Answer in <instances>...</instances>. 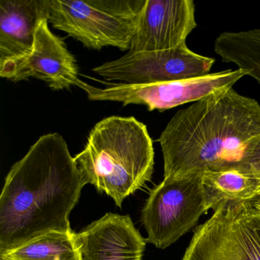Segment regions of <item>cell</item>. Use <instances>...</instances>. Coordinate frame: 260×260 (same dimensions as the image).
I'll list each match as a JSON object with an SVG mask.
<instances>
[{
  "label": "cell",
  "mask_w": 260,
  "mask_h": 260,
  "mask_svg": "<svg viewBox=\"0 0 260 260\" xmlns=\"http://www.w3.org/2000/svg\"><path fill=\"white\" fill-rule=\"evenodd\" d=\"M64 138L47 134L16 162L0 196V255L48 233L73 232L71 211L84 186Z\"/></svg>",
  "instance_id": "6da1fadb"
},
{
  "label": "cell",
  "mask_w": 260,
  "mask_h": 260,
  "mask_svg": "<svg viewBox=\"0 0 260 260\" xmlns=\"http://www.w3.org/2000/svg\"><path fill=\"white\" fill-rule=\"evenodd\" d=\"M164 178L252 169L260 142V104L233 88L179 111L158 139Z\"/></svg>",
  "instance_id": "7a4b0ae2"
},
{
  "label": "cell",
  "mask_w": 260,
  "mask_h": 260,
  "mask_svg": "<svg viewBox=\"0 0 260 260\" xmlns=\"http://www.w3.org/2000/svg\"><path fill=\"white\" fill-rule=\"evenodd\" d=\"M74 160L85 185H94L121 208L151 179L154 149L145 124L134 117L110 116L94 126Z\"/></svg>",
  "instance_id": "3957f363"
},
{
  "label": "cell",
  "mask_w": 260,
  "mask_h": 260,
  "mask_svg": "<svg viewBox=\"0 0 260 260\" xmlns=\"http://www.w3.org/2000/svg\"><path fill=\"white\" fill-rule=\"evenodd\" d=\"M146 0H49L48 22L85 48L130 50Z\"/></svg>",
  "instance_id": "277c9868"
},
{
  "label": "cell",
  "mask_w": 260,
  "mask_h": 260,
  "mask_svg": "<svg viewBox=\"0 0 260 260\" xmlns=\"http://www.w3.org/2000/svg\"><path fill=\"white\" fill-rule=\"evenodd\" d=\"M182 260H260V211L252 201L220 205L194 231Z\"/></svg>",
  "instance_id": "5b68a950"
},
{
  "label": "cell",
  "mask_w": 260,
  "mask_h": 260,
  "mask_svg": "<svg viewBox=\"0 0 260 260\" xmlns=\"http://www.w3.org/2000/svg\"><path fill=\"white\" fill-rule=\"evenodd\" d=\"M202 173L164 178L150 191L141 211L147 243L166 249L176 243L208 211Z\"/></svg>",
  "instance_id": "8992f818"
},
{
  "label": "cell",
  "mask_w": 260,
  "mask_h": 260,
  "mask_svg": "<svg viewBox=\"0 0 260 260\" xmlns=\"http://www.w3.org/2000/svg\"><path fill=\"white\" fill-rule=\"evenodd\" d=\"M245 76L243 70H228L176 81L150 84L112 83L105 88L95 87L80 80L77 86L92 101L117 102L124 106L139 105L146 106L150 112H164L231 89Z\"/></svg>",
  "instance_id": "52a82bcc"
},
{
  "label": "cell",
  "mask_w": 260,
  "mask_h": 260,
  "mask_svg": "<svg viewBox=\"0 0 260 260\" xmlns=\"http://www.w3.org/2000/svg\"><path fill=\"white\" fill-rule=\"evenodd\" d=\"M214 60L196 54L186 43L165 51L128 53L93 68L108 81L126 84H150L202 77L209 74Z\"/></svg>",
  "instance_id": "ba28073f"
},
{
  "label": "cell",
  "mask_w": 260,
  "mask_h": 260,
  "mask_svg": "<svg viewBox=\"0 0 260 260\" xmlns=\"http://www.w3.org/2000/svg\"><path fill=\"white\" fill-rule=\"evenodd\" d=\"M48 23V19L39 22L28 53L0 60V77L13 82L37 79L54 91L77 86L80 79L77 60L63 39L51 31Z\"/></svg>",
  "instance_id": "9c48e42d"
},
{
  "label": "cell",
  "mask_w": 260,
  "mask_h": 260,
  "mask_svg": "<svg viewBox=\"0 0 260 260\" xmlns=\"http://www.w3.org/2000/svg\"><path fill=\"white\" fill-rule=\"evenodd\" d=\"M192 0H146L129 51H165L186 43L197 27Z\"/></svg>",
  "instance_id": "30bf717a"
},
{
  "label": "cell",
  "mask_w": 260,
  "mask_h": 260,
  "mask_svg": "<svg viewBox=\"0 0 260 260\" xmlns=\"http://www.w3.org/2000/svg\"><path fill=\"white\" fill-rule=\"evenodd\" d=\"M80 260H142L145 239L129 215L107 213L74 233Z\"/></svg>",
  "instance_id": "8fae6325"
},
{
  "label": "cell",
  "mask_w": 260,
  "mask_h": 260,
  "mask_svg": "<svg viewBox=\"0 0 260 260\" xmlns=\"http://www.w3.org/2000/svg\"><path fill=\"white\" fill-rule=\"evenodd\" d=\"M48 15L49 0H0V60L28 53Z\"/></svg>",
  "instance_id": "7c38bea8"
},
{
  "label": "cell",
  "mask_w": 260,
  "mask_h": 260,
  "mask_svg": "<svg viewBox=\"0 0 260 260\" xmlns=\"http://www.w3.org/2000/svg\"><path fill=\"white\" fill-rule=\"evenodd\" d=\"M202 179L207 208L214 211L226 202L252 201L260 194V173L252 169L207 170Z\"/></svg>",
  "instance_id": "4fadbf2b"
},
{
  "label": "cell",
  "mask_w": 260,
  "mask_h": 260,
  "mask_svg": "<svg viewBox=\"0 0 260 260\" xmlns=\"http://www.w3.org/2000/svg\"><path fill=\"white\" fill-rule=\"evenodd\" d=\"M74 234L53 231L0 256L9 260H80Z\"/></svg>",
  "instance_id": "5bb4252c"
},
{
  "label": "cell",
  "mask_w": 260,
  "mask_h": 260,
  "mask_svg": "<svg viewBox=\"0 0 260 260\" xmlns=\"http://www.w3.org/2000/svg\"><path fill=\"white\" fill-rule=\"evenodd\" d=\"M257 153V162L252 167V170H255L260 173V142L258 143V147L256 149Z\"/></svg>",
  "instance_id": "9a60e30c"
},
{
  "label": "cell",
  "mask_w": 260,
  "mask_h": 260,
  "mask_svg": "<svg viewBox=\"0 0 260 260\" xmlns=\"http://www.w3.org/2000/svg\"><path fill=\"white\" fill-rule=\"evenodd\" d=\"M252 202L255 205V208H258L260 211V194H258L255 199L252 200Z\"/></svg>",
  "instance_id": "2e32d148"
},
{
  "label": "cell",
  "mask_w": 260,
  "mask_h": 260,
  "mask_svg": "<svg viewBox=\"0 0 260 260\" xmlns=\"http://www.w3.org/2000/svg\"><path fill=\"white\" fill-rule=\"evenodd\" d=\"M0 260H9L8 258H4V257L0 256Z\"/></svg>",
  "instance_id": "e0dca14e"
}]
</instances>
